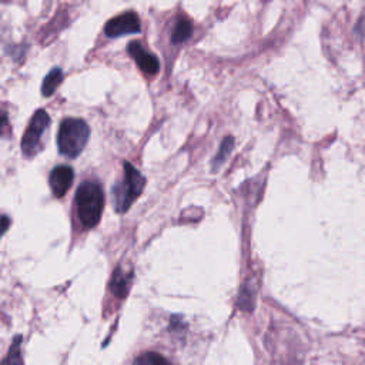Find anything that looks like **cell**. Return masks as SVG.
Returning <instances> with one entry per match:
<instances>
[{
	"mask_svg": "<svg viewBox=\"0 0 365 365\" xmlns=\"http://www.w3.org/2000/svg\"><path fill=\"white\" fill-rule=\"evenodd\" d=\"M90 128L81 118H66L61 121L57 134V147L63 155L77 157L86 147Z\"/></svg>",
	"mask_w": 365,
	"mask_h": 365,
	"instance_id": "cell-2",
	"label": "cell"
},
{
	"mask_svg": "<svg viewBox=\"0 0 365 365\" xmlns=\"http://www.w3.org/2000/svg\"><path fill=\"white\" fill-rule=\"evenodd\" d=\"M130 279H131V275L121 271L120 268H117L114 272H113V278H111V291L118 297V298H124L128 292V288H130Z\"/></svg>",
	"mask_w": 365,
	"mask_h": 365,
	"instance_id": "cell-8",
	"label": "cell"
},
{
	"mask_svg": "<svg viewBox=\"0 0 365 365\" xmlns=\"http://www.w3.org/2000/svg\"><path fill=\"white\" fill-rule=\"evenodd\" d=\"M123 170V180L113 187V204L117 212H125L145 184L144 177L133 164L124 163Z\"/></svg>",
	"mask_w": 365,
	"mask_h": 365,
	"instance_id": "cell-3",
	"label": "cell"
},
{
	"mask_svg": "<svg viewBox=\"0 0 365 365\" xmlns=\"http://www.w3.org/2000/svg\"><path fill=\"white\" fill-rule=\"evenodd\" d=\"M74 180L73 168L68 165H58L54 167L50 173V188L54 197H63L68 188L71 187V182Z\"/></svg>",
	"mask_w": 365,
	"mask_h": 365,
	"instance_id": "cell-6",
	"label": "cell"
},
{
	"mask_svg": "<svg viewBox=\"0 0 365 365\" xmlns=\"http://www.w3.org/2000/svg\"><path fill=\"white\" fill-rule=\"evenodd\" d=\"M128 53L134 58V61L138 64L141 71H144L145 74H155L158 71L160 64H158L157 57L154 54H151L150 51H147L141 46V43L131 41L128 44Z\"/></svg>",
	"mask_w": 365,
	"mask_h": 365,
	"instance_id": "cell-7",
	"label": "cell"
},
{
	"mask_svg": "<svg viewBox=\"0 0 365 365\" xmlns=\"http://www.w3.org/2000/svg\"><path fill=\"white\" fill-rule=\"evenodd\" d=\"M7 225H9V218H7V215H3V217H1V228H3V232L7 230Z\"/></svg>",
	"mask_w": 365,
	"mask_h": 365,
	"instance_id": "cell-14",
	"label": "cell"
},
{
	"mask_svg": "<svg viewBox=\"0 0 365 365\" xmlns=\"http://www.w3.org/2000/svg\"><path fill=\"white\" fill-rule=\"evenodd\" d=\"M77 217L83 227L93 228L98 224L104 208V192L97 181L86 180L76 191Z\"/></svg>",
	"mask_w": 365,
	"mask_h": 365,
	"instance_id": "cell-1",
	"label": "cell"
},
{
	"mask_svg": "<svg viewBox=\"0 0 365 365\" xmlns=\"http://www.w3.org/2000/svg\"><path fill=\"white\" fill-rule=\"evenodd\" d=\"M61 80H63V71H61L58 67L53 68V70L44 77V80H43V84H41V94L46 96V97L51 96V94L56 91V88L60 86Z\"/></svg>",
	"mask_w": 365,
	"mask_h": 365,
	"instance_id": "cell-9",
	"label": "cell"
},
{
	"mask_svg": "<svg viewBox=\"0 0 365 365\" xmlns=\"http://www.w3.org/2000/svg\"><path fill=\"white\" fill-rule=\"evenodd\" d=\"M192 33V26H191V21L185 17H180L174 26V30H173V36H171V40L173 43L178 44V43H182L185 41Z\"/></svg>",
	"mask_w": 365,
	"mask_h": 365,
	"instance_id": "cell-10",
	"label": "cell"
},
{
	"mask_svg": "<svg viewBox=\"0 0 365 365\" xmlns=\"http://www.w3.org/2000/svg\"><path fill=\"white\" fill-rule=\"evenodd\" d=\"M140 29H141V24H140L138 16L133 11H127L108 20L104 31L108 37H120L124 34L138 33Z\"/></svg>",
	"mask_w": 365,
	"mask_h": 365,
	"instance_id": "cell-5",
	"label": "cell"
},
{
	"mask_svg": "<svg viewBox=\"0 0 365 365\" xmlns=\"http://www.w3.org/2000/svg\"><path fill=\"white\" fill-rule=\"evenodd\" d=\"M20 338L17 336L16 338V341H14V344H13V348H10V352H9V356L3 361L4 364H7V362H11V364H20L21 362V358H20Z\"/></svg>",
	"mask_w": 365,
	"mask_h": 365,
	"instance_id": "cell-13",
	"label": "cell"
},
{
	"mask_svg": "<svg viewBox=\"0 0 365 365\" xmlns=\"http://www.w3.org/2000/svg\"><path fill=\"white\" fill-rule=\"evenodd\" d=\"M232 148H234V140H232V137L228 135V137H225V138L222 140L218 153H217L215 157L212 158V170H217V168L228 158V155L231 154Z\"/></svg>",
	"mask_w": 365,
	"mask_h": 365,
	"instance_id": "cell-11",
	"label": "cell"
},
{
	"mask_svg": "<svg viewBox=\"0 0 365 365\" xmlns=\"http://www.w3.org/2000/svg\"><path fill=\"white\" fill-rule=\"evenodd\" d=\"M50 125V115L44 110H37L29 121L21 138V150L26 155H34L41 150L43 133Z\"/></svg>",
	"mask_w": 365,
	"mask_h": 365,
	"instance_id": "cell-4",
	"label": "cell"
},
{
	"mask_svg": "<svg viewBox=\"0 0 365 365\" xmlns=\"http://www.w3.org/2000/svg\"><path fill=\"white\" fill-rule=\"evenodd\" d=\"M167 359L155 352H147L134 359V364H165Z\"/></svg>",
	"mask_w": 365,
	"mask_h": 365,
	"instance_id": "cell-12",
	"label": "cell"
}]
</instances>
